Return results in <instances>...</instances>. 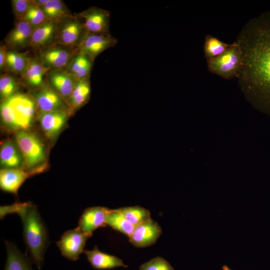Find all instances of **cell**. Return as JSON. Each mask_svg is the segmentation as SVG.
Wrapping results in <instances>:
<instances>
[{"label": "cell", "instance_id": "23", "mask_svg": "<svg viewBox=\"0 0 270 270\" xmlns=\"http://www.w3.org/2000/svg\"><path fill=\"white\" fill-rule=\"evenodd\" d=\"M88 78L77 80L74 90L68 98L72 108L81 106L88 98L90 92Z\"/></svg>", "mask_w": 270, "mask_h": 270}, {"label": "cell", "instance_id": "10", "mask_svg": "<svg viewBox=\"0 0 270 270\" xmlns=\"http://www.w3.org/2000/svg\"><path fill=\"white\" fill-rule=\"evenodd\" d=\"M162 233L158 224L151 218L134 227L129 238L130 242L137 248H144L156 243Z\"/></svg>", "mask_w": 270, "mask_h": 270}, {"label": "cell", "instance_id": "9", "mask_svg": "<svg viewBox=\"0 0 270 270\" xmlns=\"http://www.w3.org/2000/svg\"><path fill=\"white\" fill-rule=\"evenodd\" d=\"M116 43V38L108 33H88L76 50L78 53L85 54L94 61L100 54Z\"/></svg>", "mask_w": 270, "mask_h": 270}, {"label": "cell", "instance_id": "18", "mask_svg": "<svg viewBox=\"0 0 270 270\" xmlns=\"http://www.w3.org/2000/svg\"><path fill=\"white\" fill-rule=\"evenodd\" d=\"M32 174L20 168H3L0 171V188L16 195L20 186Z\"/></svg>", "mask_w": 270, "mask_h": 270}, {"label": "cell", "instance_id": "34", "mask_svg": "<svg viewBox=\"0 0 270 270\" xmlns=\"http://www.w3.org/2000/svg\"><path fill=\"white\" fill-rule=\"evenodd\" d=\"M25 202H16L10 206H1L0 208V219H2L5 216L9 214H18Z\"/></svg>", "mask_w": 270, "mask_h": 270}, {"label": "cell", "instance_id": "17", "mask_svg": "<svg viewBox=\"0 0 270 270\" xmlns=\"http://www.w3.org/2000/svg\"><path fill=\"white\" fill-rule=\"evenodd\" d=\"M67 118L64 110L54 112H40L39 120L44 132L49 138L56 136L64 126Z\"/></svg>", "mask_w": 270, "mask_h": 270}, {"label": "cell", "instance_id": "16", "mask_svg": "<svg viewBox=\"0 0 270 270\" xmlns=\"http://www.w3.org/2000/svg\"><path fill=\"white\" fill-rule=\"evenodd\" d=\"M84 252L94 268L105 270L118 267L128 268V266L126 265L121 259L101 252L96 246L92 250H84Z\"/></svg>", "mask_w": 270, "mask_h": 270}, {"label": "cell", "instance_id": "12", "mask_svg": "<svg viewBox=\"0 0 270 270\" xmlns=\"http://www.w3.org/2000/svg\"><path fill=\"white\" fill-rule=\"evenodd\" d=\"M86 30L91 34L108 33L110 14L107 10L92 7L79 14Z\"/></svg>", "mask_w": 270, "mask_h": 270}, {"label": "cell", "instance_id": "28", "mask_svg": "<svg viewBox=\"0 0 270 270\" xmlns=\"http://www.w3.org/2000/svg\"><path fill=\"white\" fill-rule=\"evenodd\" d=\"M230 46V44H227L216 37L210 34L206 35L204 46V56L206 60L222 55Z\"/></svg>", "mask_w": 270, "mask_h": 270}, {"label": "cell", "instance_id": "20", "mask_svg": "<svg viewBox=\"0 0 270 270\" xmlns=\"http://www.w3.org/2000/svg\"><path fill=\"white\" fill-rule=\"evenodd\" d=\"M7 257L4 270H32V260L12 242L6 241Z\"/></svg>", "mask_w": 270, "mask_h": 270}, {"label": "cell", "instance_id": "22", "mask_svg": "<svg viewBox=\"0 0 270 270\" xmlns=\"http://www.w3.org/2000/svg\"><path fill=\"white\" fill-rule=\"evenodd\" d=\"M93 62L88 56L77 52L66 70L78 80L88 78Z\"/></svg>", "mask_w": 270, "mask_h": 270}, {"label": "cell", "instance_id": "8", "mask_svg": "<svg viewBox=\"0 0 270 270\" xmlns=\"http://www.w3.org/2000/svg\"><path fill=\"white\" fill-rule=\"evenodd\" d=\"M8 100L20 130L30 126L36 112V102L32 98L21 94H14Z\"/></svg>", "mask_w": 270, "mask_h": 270}, {"label": "cell", "instance_id": "26", "mask_svg": "<svg viewBox=\"0 0 270 270\" xmlns=\"http://www.w3.org/2000/svg\"><path fill=\"white\" fill-rule=\"evenodd\" d=\"M106 224L128 238L132 235L134 228V226L117 209H110L107 216Z\"/></svg>", "mask_w": 270, "mask_h": 270}, {"label": "cell", "instance_id": "2", "mask_svg": "<svg viewBox=\"0 0 270 270\" xmlns=\"http://www.w3.org/2000/svg\"><path fill=\"white\" fill-rule=\"evenodd\" d=\"M18 214L21 218L23 236L31 260L40 269L48 244V231L36 206L26 202Z\"/></svg>", "mask_w": 270, "mask_h": 270}, {"label": "cell", "instance_id": "15", "mask_svg": "<svg viewBox=\"0 0 270 270\" xmlns=\"http://www.w3.org/2000/svg\"><path fill=\"white\" fill-rule=\"evenodd\" d=\"M58 22L47 20L34 29L30 45L34 48L43 49L53 45L58 32Z\"/></svg>", "mask_w": 270, "mask_h": 270}, {"label": "cell", "instance_id": "33", "mask_svg": "<svg viewBox=\"0 0 270 270\" xmlns=\"http://www.w3.org/2000/svg\"><path fill=\"white\" fill-rule=\"evenodd\" d=\"M33 0H12V8L14 14L20 20L26 14Z\"/></svg>", "mask_w": 270, "mask_h": 270}, {"label": "cell", "instance_id": "31", "mask_svg": "<svg viewBox=\"0 0 270 270\" xmlns=\"http://www.w3.org/2000/svg\"><path fill=\"white\" fill-rule=\"evenodd\" d=\"M17 88V82L12 76L4 75L0 78V94L2 100L13 95Z\"/></svg>", "mask_w": 270, "mask_h": 270}, {"label": "cell", "instance_id": "35", "mask_svg": "<svg viewBox=\"0 0 270 270\" xmlns=\"http://www.w3.org/2000/svg\"><path fill=\"white\" fill-rule=\"evenodd\" d=\"M7 53L6 46H1L0 47V68L1 70L6 66Z\"/></svg>", "mask_w": 270, "mask_h": 270}, {"label": "cell", "instance_id": "19", "mask_svg": "<svg viewBox=\"0 0 270 270\" xmlns=\"http://www.w3.org/2000/svg\"><path fill=\"white\" fill-rule=\"evenodd\" d=\"M33 30L28 22L20 20L6 37L7 46L12 49H18L30 44Z\"/></svg>", "mask_w": 270, "mask_h": 270}, {"label": "cell", "instance_id": "29", "mask_svg": "<svg viewBox=\"0 0 270 270\" xmlns=\"http://www.w3.org/2000/svg\"><path fill=\"white\" fill-rule=\"evenodd\" d=\"M30 60L22 54L14 51L8 52L6 66L11 71L22 74Z\"/></svg>", "mask_w": 270, "mask_h": 270}, {"label": "cell", "instance_id": "25", "mask_svg": "<svg viewBox=\"0 0 270 270\" xmlns=\"http://www.w3.org/2000/svg\"><path fill=\"white\" fill-rule=\"evenodd\" d=\"M0 164L6 168H15L21 163V156L14 144L8 141L1 146L0 151Z\"/></svg>", "mask_w": 270, "mask_h": 270}, {"label": "cell", "instance_id": "3", "mask_svg": "<svg viewBox=\"0 0 270 270\" xmlns=\"http://www.w3.org/2000/svg\"><path fill=\"white\" fill-rule=\"evenodd\" d=\"M208 70L223 78H238L243 66L240 46L237 41L232 44L222 55L207 60Z\"/></svg>", "mask_w": 270, "mask_h": 270}, {"label": "cell", "instance_id": "24", "mask_svg": "<svg viewBox=\"0 0 270 270\" xmlns=\"http://www.w3.org/2000/svg\"><path fill=\"white\" fill-rule=\"evenodd\" d=\"M40 7L48 20L59 22L66 18L72 16L68 12L66 6L62 0H48L46 4Z\"/></svg>", "mask_w": 270, "mask_h": 270}, {"label": "cell", "instance_id": "6", "mask_svg": "<svg viewBox=\"0 0 270 270\" xmlns=\"http://www.w3.org/2000/svg\"><path fill=\"white\" fill-rule=\"evenodd\" d=\"M74 49L60 44H53L42 49L40 61L50 70L68 68L74 56Z\"/></svg>", "mask_w": 270, "mask_h": 270}, {"label": "cell", "instance_id": "27", "mask_svg": "<svg viewBox=\"0 0 270 270\" xmlns=\"http://www.w3.org/2000/svg\"><path fill=\"white\" fill-rule=\"evenodd\" d=\"M134 227L150 219V212L138 206L117 208Z\"/></svg>", "mask_w": 270, "mask_h": 270}, {"label": "cell", "instance_id": "14", "mask_svg": "<svg viewBox=\"0 0 270 270\" xmlns=\"http://www.w3.org/2000/svg\"><path fill=\"white\" fill-rule=\"evenodd\" d=\"M47 74L50 86L62 98H68L78 79L65 70H49Z\"/></svg>", "mask_w": 270, "mask_h": 270}, {"label": "cell", "instance_id": "11", "mask_svg": "<svg viewBox=\"0 0 270 270\" xmlns=\"http://www.w3.org/2000/svg\"><path fill=\"white\" fill-rule=\"evenodd\" d=\"M110 210L102 206L86 208L80 218L78 227L88 238H90L95 230L107 226V216Z\"/></svg>", "mask_w": 270, "mask_h": 270}, {"label": "cell", "instance_id": "4", "mask_svg": "<svg viewBox=\"0 0 270 270\" xmlns=\"http://www.w3.org/2000/svg\"><path fill=\"white\" fill-rule=\"evenodd\" d=\"M16 140L27 168H34L44 161V146L35 134L20 131L16 135Z\"/></svg>", "mask_w": 270, "mask_h": 270}, {"label": "cell", "instance_id": "21", "mask_svg": "<svg viewBox=\"0 0 270 270\" xmlns=\"http://www.w3.org/2000/svg\"><path fill=\"white\" fill-rule=\"evenodd\" d=\"M49 70L40 60H30L22 78L28 86L36 90L44 84V76Z\"/></svg>", "mask_w": 270, "mask_h": 270}, {"label": "cell", "instance_id": "7", "mask_svg": "<svg viewBox=\"0 0 270 270\" xmlns=\"http://www.w3.org/2000/svg\"><path fill=\"white\" fill-rule=\"evenodd\" d=\"M88 238L78 226L66 232L57 242L62 254L72 261L78 260L84 251Z\"/></svg>", "mask_w": 270, "mask_h": 270}, {"label": "cell", "instance_id": "1", "mask_svg": "<svg viewBox=\"0 0 270 270\" xmlns=\"http://www.w3.org/2000/svg\"><path fill=\"white\" fill-rule=\"evenodd\" d=\"M237 42L244 62L238 78L264 106L270 108V12L249 22Z\"/></svg>", "mask_w": 270, "mask_h": 270}, {"label": "cell", "instance_id": "5", "mask_svg": "<svg viewBox=\"0 0 270 270\" xmlns=\"http://www.w3.org/2000/svg\"><path fill=\"white\" fill-rule=\"evenodd\" d=\"M88 34L82 21L73 16L69 17L58 22L54 44L78 48Z\"/></svg>", "mask_w": 270, "mask_h": 270}, {"label": "cell", "instance_id": "32", "mask_svg": "<svg viewBox=\"0 0 270 270\" xmlns=\"http://www.w3.org/2000/svg\"><path fill=\"white\" fill-rule=\"evenodd\" d=\"M139 270H174V268L166 260L156 256L142 264Z\"/></svg>", "mask_w": 270, "mask_h": 270}, {"label": "cell", "instance_id": "13", "mask_svg": "<svg viewBox=\"0 0 270 270\" xmlns=\"http://www.w3.org/2000/svg\"><path fill=\"white\" fill-rule=\"evenodd\" d=\"M32 96L41 112L62 110L66 108L62 97L50 86L44 84L34 92Z\"/></svg>", "mask_w": 270, "mask_h": 270}, {"label": "cell", "instance_id": "36", "mask_svg": "<svg viewBox=\"0 0 270 270\" xmlns=\"http://www.w3.org/2000/svg\"><path fill=\"white\" fill-rule=\"evenodd\" d=\"M222 270H231L228 266H224L222 267Z\"/></svg>", "mask_w": 270, "mask_h": 270}, {"label": "cell", "instance_id": "30", "mask_svg": "<svg viewBox=\"0 0 270 270\" xmlns=\"http://www.w3.org/2000/svg\"><path fill=\"white\" fill-rule=\"evenodd\" d=\"M20 20L26 21L34 29L48 20L41 7L37 5L34 0L26 14Z\"/></svg>", "mask_w": 270, "mask_h": 270}]
</instances>
